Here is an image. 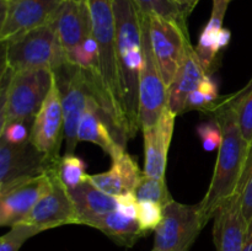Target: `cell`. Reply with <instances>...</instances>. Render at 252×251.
<instances>
[{
	"label": "cell",
	"mask_w": 252,
	"mask_h": 251,
	"mask_svg": "<svg viewBox=\"0 0 252 251\" xmlns=\"http://www.w3.org/2000/svg\"><path fill=\"white\" fill-rule=\"evenodd\" d=\"M90 11L93 36L97 42L98 73L101 90L96 98L105 115L116 140L126 148L130 139L129 123L126 113L121 88L120 66H118L116 25L112 0H86Z\"/></svg>",
	"instance_id": "cell-1"
},
{
	"label": "cell",
	"mask_w": 252,
	"mask_h": 251,
	"mask_svg": "<svg viewBox=\"0 0 252 251\" xmlns=\"http://www.w3.org/2000/svg\"><path fill=\"white\" fill-rule=\"evenodd\" d=\"M238 91L228 96H220L212 105L209 113L214 116L221 129L223 139L219 147L216 167L211 185L204 194L201 204L203 223L207 224L221 202L233 196L238 188L244 165L248 157L250 144L243 137L236 116Z\"/></svg>",
	"instance_id": "cell-2"
},
{
	"label": "cell",
	"mask_w": 252,
	"mask_h": 251,
	"mask_svg": "<svg viewBox=\"0 0 252 251\" xmlns=\"http://www.w3.org/2000/svg\"><path fill=\"white\" fill-rule=\"evenodd\" d=\"M118 66L130 138L142 129L139 117V79L143 64L140 10L134 0H112Z\"/></svg>",
	"instance_id": "cell-3"
},
{
	"label": "cell",
	"mask_w": 252,
	"mask_h": 251,
	"mask_svg": "<svg viewBox=\"0 0 252 251\" xmlns=\"http://www.w3.org/2000/svg\"><path fill=\"white\" fill-rule=\"evenodd\" d=\"M54 79L52 69H30L12 73L1 69L0 128L14 121L33 123Z\"/></svg>",
	"instance_id": "cell-4"
},
{
	"label": "cell",
	"mask_w": 252,
	"mask_h": 251,
	"mask_svg": "<svg viewBox=\"0 0 252 251\" xmlns=\"http://www.w3.org/2000/svg\"><path fill=\"white\" fill-rule=\"evenodd\" d=\"M1 44L2 69L12 73L30 69L57 70L68 63L53 22Z\"/></svg>",
	"instance_id": "cell-5"
},
{
	"label": "cell",
	"mask_w": 252,
	"mask_h": 251,
	"mask_svg": "<svg viewBox=\"0 0 252 251\" xmlns=\"http://www.w3.org/2000/svg\"><path fill=\"white\" fill-rule=\"evenodd\" d=\"M140 10V9H139ZM143 64L139 79V117L143 128L152 127L159 121L167 106V86L162 79L153 52L149 30V15L140 11Z\"/></svg>",
	"instance_id": "cell-6"
},
{
	"label": "cell",
	"mask_w": 252,
	"mask_h": 251,
	"mask_svg": "<svg viewBox=\"0 0 252 251\" xmlns=\"http://www.w3.org/2000/svg\"><path fill=\"white\" fill-rule=\"evenodd\" d=\"M204 226L201 204L172 201L164 207L162 220L155 229L153 250L189 251Z\"/></svg>",
	"instance_id": "cell-7"
},
{
	"label": "cell",
	"mask_w": 252,
	"mask_h": 251,
	"mask_svg": "<svg viewBox=\"0 0 252 251\" xmlns=\"http://www.w3.org/2000/svg\"><path fill=\"white\" fill-rule=\"evenodd\" d=\"M149 30L158 66L169 88L192 46L189 29L159 15H149Z\"/></svg>",
	"instance_id": "cell-8"
},
{
	"label": "cell",
	"mask_w": 252,
	"mask_h": 251,
	"mask_svg": "<svg viewBox=\"0 0 252 251\" xmlns=\"http://www.w3.org/2000/svg\"><path fill=\"white\" fill-rule=\"evenodd\" d=\"M64 116V138L66 142L65 154H74L78 144V128L88 100L93 95L84 70L74 64L65 63L54 70Z\"/></svg>",
	"instance_id": "cell-9"
},
{
	"label": "cell",
	"mask_w": 252,
	"mask_h": 251,
	"mask_svg": "<svg viewBox=\"0 0 252 251\" xmlns=\"http://www.w3.org/2000/svg\"><path fill=\"white\" fill-rule=\"evenodd\" d=\"M57 162L48 169L51 185L29 216L21 223L30 224L42 231L66 224H78V212L68 187L57 172ZM20 224V223H19Z\"/></svg>",
	"instance_id": "cell-10"
},
{
	"label": "cell",
	"mask_w": 252,
	"mask_h": 251,
	"mask_svg": "<svg viewBox=\"0 0 252 251\" xmlns=\"http://www.w3.org/2000/svg\"><path fill=\"white\" fill-rule=\"evenodd\" d=\"M64 0H15L1 2L0 41L27 33L34 29L52 24Z\"/></svg>",
	"instance_id": "cell-11"
},
{
	"label": "cell",
	"mask_w": 252,
	"mask_h": 251,
	"mask_svg": "<svg viewBox=\"0 0 252 251\" xmlns=\"http://www.w3.org/2000/svg\"><path fill=\"white\" fill-rule=\"evenodd\" d=\"M64 137V116L61 91L54 74L51 90L37 113L31 128L30 142L51 162L61 159L62 139Z\"/></svg>",
	"instance_id": "cell-12"
},
{
	"label": "cell",
	"mask_w": 252,
	"mask_h": 251,
	"mask_svg": "<svg viewBox=\"0 0 252 251\" xmlns=\"http://www.w3.org/2000/svg\"><path fill=\"white\" fill-rule=\"evenodd\" d=\"M54 164L31 142L14 145L0 138V191L20 181L39 176Z\"/></svg>",
	"instance_id": "cell-13"
},
{
	"label": "cell",
	"mask_w": 252,
	"mask_h": 251,
	"mask_svg": "<svg viewBox=\"0 0 252 251\" xmlns=\"http://www.w3.org/2000/svg\"><path fill=\"white\" fill-rule=\"evenodd\" d=\"M51 185L48 170L39 176L24 180L0 191V224L14 226L24 221Z\"/></svg>",
	"instance_id": "cell-14"
},
{
	"label": "cell",
	"mask_w": 252,
	"mask_h": 251,
	"mask_svg": "<svg viewBox=\"0 0 252 251\" xmlns=\"http://www.w3.org/2000/svg\"><path fill=\"white\" fill-rule=\"evenodd\" d=\"M213 218V240L217 251H243L249 223L244 216L240 192L236 191L221 202Z\"/></svg>",
	"instance_id": "cell-15"
},
{
	"label": "cell",
	"mask_w": 252,
	"mask_h": 251,
	"mask_svg": "<svg viewBox=\"0 0 252 251\" xmlns=\"http://www.w3.org/2000/svg\"><path fill=\"white\" fill-rule=\"evenodd\" d=\"M59 43L69 63L73 54L93 34L88 1L64 0L53 21Z\"/></svg>",
	"instance_id": "cell-16"
},
{
	"label": "cell",
	"mask_w": 252,
	"mask_h": 251,
	"mask_svg": "<svg viewBox=\"0 0 252 251\" xmlns=\"http://www.w3.org/2000/svg\"><path fill=\"white\" fill-rule=\"evenodd\" d=\"M176 116L166 106L161 117L152 127L143 128L144 138V174L165 180L167 153L174 134Z\"/></svg>",
	"instance_id": "cell-17"
},
{
	"label": "cell",
	"mask_w": 252,
	"mask_h": 251,
	"mask_svg": "<svg viewBox=\"0 0 252 251\" xmlns=\"http://www.w3.org/2000/svg\"><path fill=\"white\" fill-rule=\"evenodd\" d=\"M206 75H209L208 71L202 64L196 48L191 46L184 64L167 88V106L176 117L184 115L187 98L197 90Z\"/></svg>",
	"instance_id": "cell-18"
},
{
	"label": "cell",
	"mask_w": 252,
	"mask_h": 251,
	"mask_svg": "<svg viewBox=\"0 0 252 251\" xmlns=\"http://www.w3.org/2000/svg\"><path fill=\"white\" fill-rule=\"evenodd\" d=\"M78 140L98 145L110 157L116 150L123 148L116 140L110 126L106 122L105 115L94 95H90L89 97L88 105L79 123Z\"/></svg>",
	"instance_id": "cell-19"
},
{
	"label": "cell",
	"mask_w": 252,
	"mask_h": 251,
	"mask_svg": "<svg viewBox=\"0 0 252 251\" xmlns=\"http://www.w3.org/2000/svg\"><path fill=\"white\" fill-rule=\"evenodd\" d=\"M69 192L78 212V224L81 225H86L91 219L117 211L116 197L98 189L89 177L75 188H69Z\"/></svg>",
	"instance_id": "cell-20"
},
{
	"label": "cell",
	"mask_w": 252,
	"mask_h": 251,
	"mask_svg": "<svg viewBox=\"0 0 252 251\" xmlns=\"http://www.w3.org/2000/svg\"><path fill=\"white\" fill-rule=\"evenodd\" d=\"M231 1L233 0H213L211 19L202 30L198 43H197V47H194L202 64L209 75H212L217 69V57L220 52L217 46V39H218L219 32L223 29L224 17Z\"/></svg>",
	"instance_id": "cell-21"
},
{
	"label": "cell",
	"mask_w": 252,
	"mask_h": 251,
	"mask_svg": "<svg viewBox=\"0 0 252 251\" xmlns=\"http://www.w3.org/2000/svg\"><path fill=\"white\" fill-rule=\"evenodd\" d=\"M86 225L98 229L116 244L126 248H130L140 238L147 235L140 229L137 219L123 216L118 211H113L105 216L91 219L86 223Z\"/></svg>",
	"instance_id": "cell-22"
},
{
	"label": "cell",
	"mask_w": 252,
	"mask_h": 251,
	"mask_svg": "<svg viewBox=\"0 0 252 251\" xmlns=\"http://www.w3.org/2000/svg\"><path fill=\"white\" fill-rule=\"evenodd\" d=\"M134 194L138 201H152L161 204L162 207H166L174 201L165 180L155 179L145 174H143L138 181Z\"/></svg>",
	"instance_id": "cell-23"
},
{
	"label": "cell",
	"mask_w": 252,
	"mask_h": 251,
	"mask_svg": "<svg viewBox=\"0 0 252 251\" xmlns=\"http://www.w3.org/2000/svg\"><path fill=\"white\" fill-rule=\"evenodd\" d=\"M56 167L59 177L68 188H75L89 177V175H86V164L75 154L61 157Z\"/></svg>",
	"instance_id": "cell-24"
},
{
	"label": "cell",
	"mask_w": 252,
	"mask_h": 251,
	"mask_svg": "<svg viewBox=\"0 0 252 251\" xmlns=\"http://www.w3.org/2000/svg\"><path fill=\"white\" fill-rule=\"evenodd\" d=\"M135 4L147 15H159L177 22L187 29V15L174 0H134Z\"/></svg>",
	"instance_id": "cell-25"
},
{
	"label": "cell",
	"mask_w": 252,
	"mask_h": 251,
	"mask_svg": "<svg viewBox=\"0 0 252 251\" xmlns=\"http://www.w3.org/2000/svg\"><path fill=\"white\" fill-rule=\"evenodd\" d=\"M112 167L117 170L125 184L127 192H134L138 181L144 172L140 171L137 161L126 152L125 148H120L111 155Z\"/></svg>",
	"instance_id": "cell-26"
},
{
	"label": "cell",
	"mask_w": 252,
	"mask_h": 251,
	"mask_svg": "<svg viewBox=\"0 0 252 251\" xmlns=\"http://www.w3.org/2000/svg\"><path fill=\"white\" fill-rule=\"evenodd\" d=\"M236 116L243 137L249 144L252 143V78L238 91L236 98Z\"/></svg>",
	"instance_id": "cell-27"
},
{
	"label": "cell",
	"mask_w": 252,
	"mask_h": 251,
	"mask_svg": "<svg viewBox=\"0 0 252 251\" xmlns=\"http://www.w3.org/2000/svg\"><path fill=\"white\" fill-rule=\"evenodd\" d=\"M39 233H42L41 229L33 225L26 223L16 224L0 238V251H19L30 238Z\"/></svg>",
	"instance_id": "cell-28"
},
{
	"label": "cell",
	"mask_w": 252,
	"mask_h": 251,
	"mask_svg": "<svg viewBox=\"0 0 252 251\" xmlns=\"http://www.w3.org/2000/svg\"><path fill=\"white\" fill-rule=\"evenodd\" d=\"M164 207L152 201H138L137 220L140 229L148 234L149 231H155L160 221L162 220Z\"/></svg>",
	"instance_id": "cell-29"
},
{
	"label": "cell",
	"mask_w": 252,
	"mask_h": 251,
	"mask_svg": "<svg viewBox=\"0 0 252 251\" xmlns=\"http://www.w3.org/2000/svg\"><path fill=\"white\" fill-rule=\"evenodd\" d=\"M236 191L241 193L244 216H245L248 223H250L252 220V143L249 148L248 157H246Z\"/></svg>",
	"instance_id": "cell-30"
},
{
	"label": "cell",
	"mask_w": 252,
	"mask_h": 251,
	"mask_svg": "<svg viewBox=\"0 0 252 251\" xmlns=\"http://www.w3.org/2000/svg\"><path fill=\"white\" fill-rule=\"evenodd\" d=\"M89 180H90L98 189H101L102 192L111 194V196L113 197L120 196V194L127 192L120 174H118L117 170L113 169L112 166H111V169L108 170V171L100 172V174L95 175H89Z\"/></svg>",
	"instance_id": "cell-31"
},
{
	"label": "cell",
	"mask_w": 252,
	"mask_h": 251,
	"mask_svg": "<svg viewBox=\"0 0 252 251\" xmlns=\"http://www.w3.org/2000/svg\"><path fill=\"white\" fill-rule=\"evenodd\" d=\"M31 123L24 121H14L0 128V138L14 145H21L30 142L31 137Z\"/></svg>",
	"instance_id": "cell-32"
},
{
	"label": "cell",
	"mask_w": 252,
	"mask_h": 251,
	"mask_svg": "<svg viewBox=\"0 0 252 251\" xmlns=\"http://www.w3.org/2000/svg\"><path fill=\"white\" fill-rule=\"evenodd\" d=\"M197 133L202 140L203 149L207 152H213V150L219 149L223 139L221 129L219 127L218 122L216 120L208 121V122L201 123L197 127Z\"/></svg>",
	"instance_id": "cell-33"
},
{
	"label": "cell",
	"mask_w": 252,
	"mask_h": 251,
	"mask_svg": "<svg viewBox=\"0 0 252 251\" xmlns=\"http://www.w3.org/2000/svg\"><path fill=\"white\" fill-rule=\"evenodd\" d=\"M116 201H117V211L120 213L129 218L137 219L138 198L135 197L134 192H126L120 196H116Z\"/></svg>",
	"instance_id": "cell-34"
},
{
	"label": "cell",
	"mask_w": 252,
	"mask_h": 251,
	"mask_svg": "<svg viewBox=\"0 0 252 251\" xmlns=\"http://www.w3.org/2000/svg\"><path fill=\"white\" fill-rule=\"evenodd\" d=\"M212 105H213V102H211V101L197 89V90H194L193 93L189 96V98H187L186 105H185V112L193 110L202 111V112H209V108L212 107Z\"/></svg>",
	"instance_id": "cell-35"
},
{
	"label": "cell",
	"mask_w": 252,
	"mask_h": 251,
	"mask_svg": "<svg viewBox=\"0 0 252 251\" xmlns=\"http://www.w3.org/2000/svg\"><path fill=\"white\" fill-rule=\"evenodd\" d=\"M197 89H198V90L213 103L216 102V101H218L219 97H220V95H219L218 93V85H217V83L214 81L213 76L212 75L204 76Z\"/></svg>",
	"instance_id": "cell-36"
},
{
	"label": "cell",
	"mask_w": 252,
	"mask_h": 251,
	"mask_svg": "<svg viewBox=\"0 0 252 251\" xmlns=\"http://www.w3.org/2000/svg\"><path fill=\"white\" fill-rule=\"evenodd\" d=\"M230 39H231L230 30L223 27V29L220 30V32H219L218 39H217V46H218L219 51H221V49H224L225 47H228V44L230 43Z\"/></svg>",
	"instance_id": "cell-37"
},
{
	"label": "cell",
	"mask_w": 252,
	"mask_h": 251,
	"mask_svg": "<svg viewBox=\"0 0 252 251\" xmlns=\"http://www.w3.org/2000/svg\"><path fill=\"white\" fill-rule=\"evenodd\" d=\"M174 1L176 2V4L179 5L185 12H186L187 16H189V15L192 12V10L194 9V6L198 4L199 0H174Z\"/></svg>",
	"instance_id": "cell-38"
},
{
	"label": "cell",
	"mask_w": 252,
	"mask_h": 251,
	"mask_svg": "<svg viewBox=\"0 0 252 251\" xmlns=\"http://www.w3.org/2000/svg\"><path fill=\"white\" fill-rule=\"evenodd\" d=\"M243 251H252V220L249 223L248 236H246L245 246H244Z\"/></svg>",
	"instance_id": "cell-39"
},
{
	"label": "cell",
	"mask_w": 252,
	"mask_h": 251,
	"mask_svg": "<svg viewBox=\"0 0 252 251\" xmlns=\"http://www.w3.org/2000/svg\"><path fill=\"white\" fill-rule=\"evenodd\" d=\"M15 1V0H0V2H6V4H9V2H12Z\"/></svg>",
	"instance_id": "cell-40"
},
{
	"label": "cell",
	"mask_w": 252,
	"mask_h": 251,
	"mask_svg": "<svg viewBox=\"0 0 252 251\" xmlns=\"http://www.w3.org/2000/svg\"><path fill=\"white\" fill-rule=\"evenodd\" d=\"M75 1H86V0H75Z\"/></svg>",
	"instance_id": "cell-41"
},
{
	"label": "cell",
	"mask_w": 252,
	"mask_h": 251,
	"mask_svg": "<svg viewBox=\"0 0 252 251\" xmlns=\"http://www.w3.org/2000/svg\"><path fill=\"white\" fill-rule=\"evenodd\" d=\"M152 251H157V250H152Z\"/></svg>",
	"instance_id": "cell-42"
}]
</instances>
